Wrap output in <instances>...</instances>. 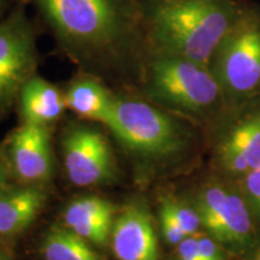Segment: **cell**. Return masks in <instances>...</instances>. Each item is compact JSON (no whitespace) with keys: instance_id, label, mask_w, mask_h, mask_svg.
<instances>
[{"instance_id":"1","label":"cell","mask_w":260,"mask_h":260,"mask_svg":"<svg viewBox=\"0 0 260 260\" xmlns=\"http://www.w3.org/2000/svg\"><path fill=\"white\" fill-rule=\"evenodd\" d=\"M142 27L153 56L209 65L242 11L236 0H142Z\"/></svg>"},{"instance_id":"2","label":"cell","mask_w":260,"mask_h":260,"mask_svg":"<svg viewBox=\"0 0 260 260\" xmlns=\"http://www.w3.org/2000/svg\"><path fill=\"white\" fill-rule=\"evenodd\" d=\"M58 40L75 56H113L142 27L139 0H31Z\"/></svg>"},{"instance_id":"3","label":"cell","mask_w":260,"mask_h":260,"mask_svg":"<svg viewBox=\"0 0 260 260\" xmlns=\"http://www.w3.org/2000/svg\"><path fill=\"white\" fill-rule=\"evenodd\" d=\"M146 93L155 103L187 113L209 111L223 96L209 65L169 56L149 61Z\"/></svg>"},{"instance_id":"4","label":"cell","mask_w":260,"mask_h":260,"mask_svg":"<svg viewBox=\"0 0 260 260\" xmlns=\"http://www.w3.org/2000/svg\"><path fill=\"white\" fill-rule=\"evenodd\" d=\"M210 68L223 95L235 99L260 93V12L242 9L220 41Z\"/></svg>"},{"instance_id":"5","label":"cell","mask_w":260,"mask_h":260,"mask_svg":"<svg viewBox=\"0 0 260 260\" xmlns=\"http://www.w3.org/2000/svg\"><path fill=\"white\" fill-rule=\"evenodd\" d=\"M106 126L129 151L145 158L172 157L184 144L177 123L142 100L116 98Z\"/></svg>"},{"instance_id":"6","label":"cell","mask_w":260,"mask_h":260,"mask_svg":"<svg viewBox=\"0 0 260 260\" xmlns=\"http://www.w3.org/2000/svg\"><path fill=\"white\" fill-rule=\"evenodd\" d=\"M35 69L34 31L23 10L17 9L0 21V117L18 99Z\"/></svg>"},{"instance_id":"7","label":"cell","mask_w":260,"mask_h":260,"mask_svg":"<svg viewBox=\"0 0 260 260\" xmlns=\"http://www.w3.org/2000/svg\"><path fill=\"white\" fill-rule=\"evenodd\" d=\"M195 209L204 229L220 245L243 248L252 243L251 214L240 195L220 186H209L198 195Z\"/></svg>"},{"instance_id":"8","label":"cell","mask_w":260,"mask_h":260,"mask_svg":"<svg viewBox=\"0 0 260 260\" xmlns=\"http://www.w3.org/2000/svg\"><path fill=\"white\" fill-rule=\"evenodd\" d=\"M63 160L68 178L77 187H94L115 176V158L109 142L89 126L68 130L63 139Z\"/></svg>"},{"instance_id":"9","label":"cell","mask_w":260,"mask_h":260,"mask_svg":"<svg viewBox=\"0 0 260 260\" xmlns=\"http://www.w3.org/2000/svg\"><path fill=\"white\" fill-rule=\"evenodd\" d=\"M12 174L24 184H39L48 181L53 170L51 135L47 125L23 123L6 144Z\"/></svg>"},{"instance_id":"10","label":"cell","mask_w":260,"mask_h":260,"mask_svg":"<svg viewBox=\"0 0 260 260\" xmlns=\"http://www.w3.org/2000/svg\"><path fill=\"white\" fill-rule=\"evenodd\" d=\"M110 243L118 260H159L153 220L144 204L132 201L117 212Z\"/></svg>"},{"instance_id":"11","label":"cell","mask_w":260,"mask_h":260,"mask_svg":"<svg viewBox=\"0 0 260 260\" xmlns=\"http://www.w3.org/2000/svg\"><path fill=\"white\" fill-rule=\"evenodd\" d=\"M117 216L115 205L96 195L81 197L68 204L63 212V225L98 247L110 243Z\"/></svg>"},{"instance_id":"12","label":"cell","mask_w":260,"mask_h":260,"mask_svg":"<svg viewBox=\"0 0 260 260\" xmlns=\"http://www.w3.org/2000/svg\"><path fill=\"white\" fill-rule=\"evenodd\" d=\"M219 159L233 174L260 169V111L247 115L230 130L219 146Z\"/></svg>"},{"instance_id":"13","label":"cell","mask_w":260,"mask_h":260,"mask_svg":"<svg viewBox=\"0 0 260 260\" xmlns=\"http://www.w3.org/2000/svg\"><path fill=\"white\" fill-rule=\"evenodd\" d=\"M47 195L41 187L27 184L8 188L0 193V235L14 236L30 225L46 204Z\"/></svg>"},{"instance_id":"14","label":"cell","mask_w":260,"mask_h":260,"mask_svg":"<svg viewBox=\"0 0 260 260\" xmlns=\"http://www.w3.org/2000/svg\"><path fill=\"white\" fill-rule=\"evenodd\" d=\"M18 100L23 123L28 124L50 125L58 121L68 109L65 93L35 75L24 84Z\"/></svg>"},{"instance_id":"15","label":"cell","mask_w":260,"mask_h":260,"mask_svg":"<svg viewBox=\"0 0 260 260\" xmlns=\"http://www.w3.org/2000/svg\"><path fill=\"white\" fill-rule=\"evenodd\" d=\"M116 96L93 79L74 81L65 92L67 107L80 117L107 124Z\"/></svg>"},{"instance_id":"16","label":"cell","mask_w":260,"mask_h":260,"mask_svg":"<svg viewBox=\"0 0 260 260\" xmlns=\"http://www.w3.org/2000/svg\"><path fill=\"white\" fill-rule=\"evenodd\" d=\"M40 253L45 260H105L94 245L64 225H53L42 239Z\"/></svg>"},{"instance_id":"17","label":"cell","mask_w":260,"mask_h":260,"mask_svg":"<svg viewBox=\"0 0 260 260\" xmlns=\"http://www.w3.org/2000/svg\"><path fill=\"white\" fill-rule=\"evenodd\" d=\"M160 207L167 210L174 217L178 225L183 229V232L188 236L197 235L199 234L200 228H203L200 216L195 207L188 206L182 201L171 199V198L162 200Z\"/></svg>"},{"instance_id":"18","label":"cell","mask_w":260,"mask_h":260,"mask_svg":"<svg viewBox=\"0 0 260 260\" xmlns=\"http://www.w3.org/2000/svg\"><path fill=\"white\" fill-rule=\"evenodd\" d=\"M159 218H160L162 237H164L165 241L169 245L176 246L181 241H183L186 237H188L187 234L178 225V223L175 220L174 217L167 210L162 209V207H160V210H159Z\"/></svg>"},{"instance_id":"19","label":"cell","mask_w":260,"mask_h":260,"mask_svg":"<svg viewBox=\"0 0 260 260\" xmlns=\"http://www.w3.org/2000/svg\"><path fill=\"white\" fill-rule=\"evenodd\" d=\"M222 245L209 234H198V249L200 260H223Z\"/></svg>"},{"instance_id":"20","label":"cell","mask_w":260,"mask_h":260,"mask_svg":"<svg viewBox=\"0 0 260 260\" xmlns=\"http://www.w3.org/2000/svg\"><path fill=\"white\" fill-rule=\"evenodd\" d=\"M243 188L254 209L260 213V169L245 175Z\"/></svg>"},{"instance_id":"21","label":"cell","mask_w":260,"mask_h":260,"mask_svg":"<svg viewBox=\"0 0 260 260\" xmlns=\"http://www.w3.org/2000/svg\"><path fill=\"white\" fill-rule=\"evenodd\" d=\"M175 260H200L198 249V234L188 236L183 241L176 245Z\"/></svg>"},{"instance_id":"22","label":"cell","mask_w":260,"mask_h":260,"mask_svg":"<svg viewBox=\"0 0 260 260\" xmlns=\"http://www.w3.org/2000/svg\"><path fill=\"white\" fill-rule=\"evenodd\" d=\"M11 175L12 170L6 153V146H0V193L9 188Z\"/></svg>"},{"instance_id":"23","label":"cell","mask_w":260,"mask_h":260,"mask_svg":"<svg viewBox=\"0 0 260 260\" xmlns=\"http://www.w3.org/2000/svg\"><path fill=\"white\" fill-rule=\"evenodd\" d=\"M3 2H4V0H0V6H2V4H3Z\"/></svg>"},{"instance_id":"24","label":"cell","mask_w":260,"mask_h":260,"mask_svg":"<svg viewBox=\"0 0 260 260\" xmlns=\"http://www.w3.org/2000/svg\"><path fill=\"white\" fill-rule=\"evenodd\" d=\"M0 260H8V259H4V258H0Z\"/></svg>"}]
</instances>
